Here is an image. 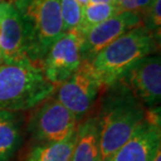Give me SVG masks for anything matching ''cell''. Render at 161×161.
Instances as JSON below:
<instances>
[{
    "mask_svg": "<svg viewBox=\"0 0 161 161\" xmlns=\"http://www.w3.org/2000/svg\"><path fill=\"white\" fill-rule=\"evenodd\" d=\"M144 115L146 107L119 80L103 90L96 117L103 161L129 139Z\"/></svg>",
    "mask_w": 161,
    "mask_h": 161,
    "instance_id": "cell-1",
    "label": "cell"
},
{
    "mask_svg": "<svg viewBox=\"0 0 161 161\" xmlns=\"http://www.w3.org/2000/svg\"><path fill=\"white\" fill-rule=\"evenodd\" d=\"M159 45L160 39L140 24L106 46L90 63L105 89L117 82L137 61L157 53Z\"/></svg>",
    "mask_w": 161,
    "mask_h": 161,
    "instance_id": "cell-2",
    "label": "cell"
},
{
    "mask_svg": "<svg viewBox=\"0 0 161 161\" xmlns=\"http://www.w3.org/2000/svg\"><path fill=\"white\" fill-rule=\"evenodd\" d=\"M54 89L40 64L4 63L0 66V111L31 110L53 95Z\"/></svg>",
    "mask_w": 161,
    "mask_h": 161,
    "instance_id": "cell-3",
    "label": "cell"
},
{
    "mask_svg": "<svg viewBox=\"0 0 161 161\" xmlns=\"http://www.w3.org/2000/svg\"><path fill=\"white\" fill-rule=\"evenodd\" d=\"M23 21L28 39V59L40 64L48 49L63 36L60 0H8Z\"/></svg>",
    "mask_w": 161,
    "mask_h": 161,
    "instance_id": "cell-4",
    "label": "cell"
},
{
    "mask_svg": "<svg viewBox=\"0 0 161 161\" xmlns=\"http://www.w3.org/2000/svg\"><path fill=\"white\" fill-rule=\"evenodd\" d=\"M31 110L27 130L37 143L58 142L65 139L79 125L76 117L53 94Z\"/></svg>",
    "mask_w": 161,
    "mask_h": 161,
    "instance_id": "cell-5",
    "label": "cell"
},
{
    "mask_svg": "<svg viewBox=\"0 0 161 161\" xmlns=\"http://www.w3.org/2000/svg\"><path fill=\"white\" fill-rule=\"evenodd\" d=\"M103 90L91 63L84 60L70 78L56 87L53 96L79 120L88 113Z\"/></svg>",
    "mask_w": 161,
    "mask_h": 161,
    "instance_id": "cell-6",
    "label": "cell"
},
{
    "mask_svg": "<svg viewBox=\"0 0 161 161\" xmlns=\"http://www.w3.org/2000/svg\"><path fill=\"white\" fill-rule=\"evenodd\" d=\"M83 35L78 30L65 31L51 45L40 62L45 78L54 87L70 78L84 61Z\"/></svg>",
    "mask_w": 161,
    "mask_h": 161,
    "instance_id": "cell-7",
    "label": "cell"
},
{
    "mask_svg": "<svg viewBox=\"0 0 161 161\" xmlns=\"http://www.w3.org/2000/svg\"><path fill=\"white\" fill-rule=\"evenodd\" d=\"M150 109L129 139L105 161H153L161 151L160 107Z\"/></svg>",
    "mask_w": 161,
    "mask_h": 161,
    "instance_id": "cell-8",
    "label": "cell"
},
{
    "mask_svg": "<svg viewBox=\"0 0 161 161\" xmlns=\"http://www.w3.org/2000/svg\"><path fill=\"white\" fill-rule=\"evenodd\" d=\"M144 107H158L161 99L160 54L147 56L134 63L118 80Z\"/></svg>",
    "mask_w": 161,
    "mask_h": 161,
    "instance_id": "cell-9",
    "label": "cell"
},
{
    "mask_svg": "<svg viewBox=\"0 0 161 161\" xmlns=\"http://www.w3.org/2000/svg\"><path fill=\"white\" fill-rule=\"evenodd\" d=\"M0 53L5 64L31 62L23 21L8 0L0 3Z\"/></svg>",
    "mask_w": 161,
    "mask_h": 161,
    "instance_id": "cell-10",
    "label": "cell"
},
{
    "mask_svg": "<svg viewBox=\"0 0 161 161\" xmlns=\"http://www.w3.org/2000/svg\"><path fill=\"white\" fill-rule=\"evenodd\" d=\"M141 24V16L136 12H120L84 34L83 59L91 61L102 49L120 36Z\"/></svg>",
    "mask_w": 161,
    "mask_h": 161,
    "instance_id": "cell-11",
    "label": "cell"
},
{
    "mask_svg": "<svg viewBox=\"0 0 161 161\" xmlns=\"http://www.w3.org/2000/svg\"><path fill=\"white\" fill-rule=\"evenodd\" d=\"M70 161H103L96 117H88L78 125Z\"/></svg>",
    "mask_w": 161,
    "mask_h": 161,
    "instance_id": "cell-12",
    "label": "cell"
},
{
    "mask_svg": "<svg viewBox=\"0 0 161 161\" xmlns=\"http://www.w3.org/2000/svg\"><path fill=\"white\" fill-rule=\"evenodd\" d=\"M75 140L76 130L58 142L37 143L28 151L22 161H70Z\"/></svg>",
    "mask_w": 161,
    "mask_h": 161,
    "instance_id": "cell-13",
    "label": "cell"
},
{
    "mask_svg": "<svg viewBox=\"0 0 161 161\" xmlns=\"http://www.w3.org/2000/svg\"><path fill=\"white\" fill-rule=\"evenodd\" d=\"M20 142V122L17 112L0 111V161L11 159Z\"/></svg>",
    "mask_w": 161,
    "mask_h": 161,
    "instance_id": "cell-14",
    "label": "cell"
},
{
    "mask_svg": "<svg viewBox=\"0 0 161 161\" xmlns=\"http://www.w3.org/2000/svg\"><path fill=\"white\" fill-rule=\"evenodd\" d=\"M120 12V9L112 3H87L83 8V18L78 31L84 36V34L87 33L90 28Z\"/></svg>",
    "mask_w": 161,
    "mask_h": 161,
    "instance_id": "cell-15",
    "label": "cell"
},
{
    "mask_svg": "<svg viewBox=\"0 0 161 161\" xmlns=\"http://www.w3.org/2000/svg\"><path fill=\"white\" fill-rule=\"evenodd\" d=\"M64 31L79 30L83 18V8L78 0H60Z\"/></svg>",
    "mask_w": 161,
    "mask_h": 161,
    "instance_id": "cell-16",
    "label": "cell"
},
{
    "mask_svg": "<svg viewBox=\"0 0 161 161\" xmlns=\"http://www.w3.org/2000/svg\"><path fill=\"white\" fill-rule=\"evenodd\" d=\"M141 25L160 39L161 33V0H152V2L140 13Z\"/></svg>",
    "mask_w": 161,
    "mask_h": 161,
    "instance_id": "cell-17",
    "label": "cell"
},
{
    "mask_svg": "<svg viewBox=\"0 0 161 161\" xmlns=\"http://www.w3.org/2000/svg\"><path fill=\"white\" fill-rule=\"evenodd\" d=\"M152 0H114V4L121 12L140 13L147 8Z\"/></svg>",
    "mask_w": 161,
    "mask_h": 161,
    "instance_id": "cell-18",
    "label": "cell"
},
{
    "mask_svg": "<svg viewBox=\"0 0 161 161\" xmlns=\"http://www.w3.org/2000/svg\"><path fill=\"white\" fill-rule=\"evenodd\" d=\"M89 2H93V3H112V4H114V0H89Z\"/></svg>",
    "mask_w": 161,
    "mask_h": 161,
    "instance_id": "cell-19",
    "label": "cell"
},
{
    "mask_svg": "<svg viewBox=\"0 0 161 161\" xmlns=\"http://www.w3.org/2000/svg\"><path fill=\"white\" fill-rule=\"evenodd\" d=\"M153 161H161V151L155 156V158L153 159Z\"/></svg>",
    "mask_w": 161,
    "mask_h": 161,
    "instance_id": "cell-20",
    "label": "cell"
},
{
    "mask_svg": "<svg viewBox=\"0 0 161 161\" xmlns=\"http://www.w3.org/2000/svg\"><path fill=\"white\" fill-rule=\"evenodd\" d=\"M78 1L82 4L83 6H85L87 3H89V0H78Z\"/></svg>",
    "mask_w": 161,
    "mask_h": 161,
    "instance_id": "cell-21",
    "label": "cell"
},
{
    "mask_svg": "<svg viewBox=\"0 0 161 161\" xmlns=\"http://www.w3.org/2000/svg\"><path fill=\"white\" fill-rule=\"evenodd\" d=\"M2 64H4V63H3V59H2L1 53H0V66H1V65H2Z\"/></svg>",
    "mask_w": 161,
    "mask_h": 161,
    "instance_id": "cell-22",
    "label": "cell"
},
{
    "mask_svg": "<svg viewBox=\"0 0 161 161\" xmlns=\"http://www.w3.org/2000/svg\"><path fill=\"white\" fill-rule=\"evenodd\" d=\"M3 1H5V0H0V3H1V2H3Z\"/></svg>",
    "mask_w": 161,
    "mask_h": 161,
    "instance_id": "cell-23",
    "label": "cell"
}]
</instances>
